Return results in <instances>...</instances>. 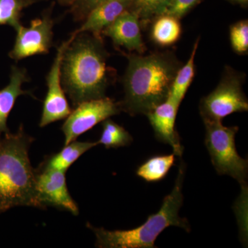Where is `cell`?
Masks as SVG:
<instances>
[{
	"instance_id": "obj_4",
	"label": "cell",
	"mask_w": 248,
	"mask_h": 248,
	"mask_svg": "<svg viewBox=\"0 0 248 248\" xmlns=\"http://www.w3.org/2000/svg\"><path fill=\"white\" fill-rule=\"evenodd\" d=\"M185 174L186 166L182 162L172 192L165 197L159 211L150 215L141 226L129 231H110L88 224L95 234L96 246L102 248H156L155 242L158 236L170 226L179 227L190 232V223L179 214L184 202L182 188Z\"/></svg>"
},
{
	"instance_id": "obj_11",
	"label": "cell",
	"mask_w": 248,
	"mask_h": 248,
	"mask_svg": "<svg viewBox=\"0 0 248 248\" xmlns=\"http://www.w3.org/2000/svg\"><path fill=\"white\" fill-rule=\"evenodd\" d=\"M180 104L168 97L165 102L156 106L146 114L155 137L159 141L169 144L173 153L182 157L184 147L181 144L179 134L175 129V121Z\"/></svg>"
},
{
	"instance_id": "obj_2",
	"label": "cell",
	"mask_w": 248,
	"mask_h": 248,
	"mask_svg": "<svg viewBox=\"0 0 248 248\" xmlns=\"http://www.w3.org/2000/svg\"><path fill=\"white\" fill-rule=\"evenodd\" d=\"M128 64L124 78L122 110L129 115H146L165 102L181 63L172 54L155 53L146 56L127 55Z\"/></svg>"
},
{
	"instance_id": "obj_18",
	"label": "cell",
	"mask_w": 248,
	"mask_h": 248,
	"mask_svg": "<svg viewBox=\"0 0 248 248\" xmlns=\"http://www.w3.org/2000/svg\"><path fill=\"white\" fill-rule=\"evenodd\" d=\"M176 155L152 156L137 170L136 174L147 182H158L164 179L175 162Z\"/></svg>"
},
{
	"instance_id": "obj_19",
	"label": "cell",
	"mask_w": 248,
	"mask_h": 248,
	"mask_svg": "<svg viewBox=\"0 0 248 248\" xmlns=\"http://www.w3.org/2000/svg\"><path fill=\"white\" fill-rule=\"evenodd\" d=\"M102 133L98 141L106 148H117L129 146L133 141V137L122 125L110 118L102 122Z\"/></svg>"
},
{
	"instance_id": "obj_7",
	"label": "cell",
	"mask_w": 248,
	"mask_h": 248,
	"mask_svg": "<svg viewBox=\"0 0 248 248\" xmlns=\"http://www.w3.org/2000/svg\"><path fill=\"white\" fill-rule=\"evenodd\" d=\"M121 111L120 102L107 97L81 103L71 111L62 126L65 146L76 141L80 135L103 121L117 115Z\"/></svg>"
},
{
	"instance_id": "obj_23",
	"label": "cell",
	"mask_w": 248,
	"mask_h": 248,
	"mask_svg": "<svg viewBox=\"0 0 248 248\" xmlns=\"http://www.w3.org/2000/svg\"><path fill=\"white\" fill-rule=\"evenodd\" d=\"M201 1L202 0H171L163 15L173 16L180 19Z\"/></svg>"
},
{
	"instance_id": "obj_9",
	"label": "cell",
	"mask_w": 248,
	"mask_h": 248,
	"mask_svg": "<svg viewBox=\"0 0 248 248\" xmlns=\"http://www.w3.org/2000/svg\"><path fill=\"white\" fill-rule=\"evenodd\" d=\"M68 42V40L65 41L59 47L53 65L46 78L48 91L44 102L40 122L41 128L66 118L71 112L62 86L61 76L62 56Z\"/></svg>"
},
{
	"instance_id": "obj_1",
	"label": "cell",
	"mask_w": 248,
	"mask_h": 248,
	"mask_svg": "<svg viewBox=\"0 0 248 248\" xmlns=\"http://www.w3.org/2000/svg\"><path fill=\"white\" fill-rule=\"evenodd\" d=\"M108 57L102 37L81 32L68 39L62 56V84L75 107L106 97L113 75Z\"/></svg>"
},
{
	"instance_id": "obj_16",
	"label": "cell",
	"mask_w": 248,
	"mask_h": 248,
	"mask_svg": "<svg viewBox=\"0 0 248 248\" xmlns=\"http://www.w3.org/2000/svg\"><path fill=\"white\" fill-rule=\"evenodd\" d=\"M182 33L179 19L168 15H161L154 19L151 37L156 45L169 46L174 45L180 38Z\"/></svg>"
},
{
	"instance_id": "obj_22",
	"label": "cell",
	"mask_w": 248,
	"mask_h": 248,
	"mask_svg": "<svg viewBox=\"0 0 248 248\" xmlns=\"http://www.w3.org/2000/svg\"><path fill=\"white\" fill-rule=\"evenodd\" d=\"M230 39L234 52L244 55L248 51V22L240 21L231 26Z\"/></svg>"
},
{
	"instance_id": "obj_17",
	"label": "cell",
	"mask_w": 248,
	"mask_h": 248,
	"mask_svg": "<svg viewBox=\"0 0 248 248\" xmlns=\"http://www.w3.org/2000/svg\"><path fill=\"white\" fill-rule=\"evenodd\" d=\"M200 38L196 40L190 58L184 66H181L173 80L169 97L181 104L195 76V60Z\"/></svg>"
},
{
	"instance_id": "obj_24",
	"label": "cell",
	"mask_w": 248,
	"mask_h": 248,
	"mask_svg": "<svg viewBox=\"0 0 248 248\" xmlns=\"http://www.w3.org/2000/svg\"><path fill=\"white\" fill-rule=\"evenodd\" d=\"M104 0H77L71 6V12L77 21H84L91 11Z\"/></svg>"
},
{
	"instance_id": "obj_10",
	"label": "cell",
	"mask_w": 248,
	"mask_h": 248,
	"mask_svg": "<svg viewBox=\"0 0 248 248\" xmlns=\"http://www.w3.org/2000/svg\"><path fill=\"white\" fill-rule=\"evenodd\" d=\"M37 190L41 207H58L68 210L74 215L79 209L72 199L66 186L65 172L55 169H42L36 174Z\"/></svg>"
},
{
	"instance_id": "obj_20",
	"label": "cell",
	"mask_w": 248,
	"mask_h": 248,
	"mask_svg": "<svg viewBox=\"0 0 248 248\" xmlns=\"http://www.w3.org/2000/svg\"><path fill=\"white\" fill-rule=\"evenodd\" d=\"M33 2L34 0H0V26L9 25L17 29L22 25L23 9Z\"/></svg>"
},
{
	"instance_id": "obj_8",
	"label": "cell",
	"mask_w": 248,
	"mask_h": 248,
	"mask_svg": "<svg viewBox=\"0 0 248 248\" xmlns=\"http://www.w3.org/2000/svg\"><path fill=\"white\" fill-rule=\"evenodd\" d=\"M54 21L50 13L31 21L29 27L16 29V42L9 54L16 61L36 55L48 53L53 43Z\"/></svg>"
},
{
	"instance_id": "obj_5",
	"label": "cell",
	"mask_w": 248,
	"mask_h": 248,
	"mask_svg": "<svg viewBox=\"0 0 248 248\" xmlns=\"http://www.w3.org/2000/svg\"><path fill=\"white\" fill-rule=\"evenodd\" d=\"M205 126V144L212 164L220 175L231 176L241 186L248 179V162L236 151L235 137L238 126H225L222 121L203 120Z\"/></svg>"
},
{
	"instance_id": "obj_14",
	"label": "cell",
	"mask_w": 248,
	"mask_h": 248,
	"mask_svg": "<svg viewBox=\"0 0 248 248\" xmlns=\"http://www.w3.org/2000/svg\"><path fill=\"white\" fill-rule=\"evenodd\" d=\"M29 81V76L25 68L12 66L9 84L0 90V138L2 134L9 133L7 126L8 117L17 98L24 94H30V92L24 91L22 88V85Z\"/></svg>"
},
{
	"instance_id": "obj_6",
	"label": "cell",
	"mask_w": 248,
	"mask_h": 248,
	"mask_svg": "<svg viewBox=\"0 0 248 248\" xmlns=\"http://www.w3.org/2000/svg\"><path fill=\"white\" fill-rule=\"evenodd\" d=\"M244 80V75L227 68L216 89L201 100L203 120L222 121L231 114L248 111V99L242 89Z\"/></svg>"
},
{
	"instance_id": "obj_26",
	"label": "cell",
	"mask_w": 248,
	"mask_h": 248,
	"mask_svg": "<svg viewBox=\"0 0 248 248\" xmlns=\"http://www.w3.org/2000/svg\"><path fill=\"white\" fill-rule=\"evenodd\" d=\"M229 1L236 3V4L243 5V6H246L248 3V0H229Z\"/></svg>"
},
{
	"instance_id": "obj_21",
	"label": "cell",
	"mask_w": 248,
	"mask_h": 248,
	"mask_svg": "<svg viewBox=\"0 0 248 248\" xmlns=\"http://www.w3.org/2000/svg\"><path fill=\"white\" fill-rule=\"evenodd\" d=\"M171 0H133L130 10L135 11L140 22L147 23L164 14Z\"/></svg>"
},
{
	"instance_id": "obj_3",
	"label": "cell",
	"mask_w": 248,
	"mask_h": 248,
	"mask_svg": "<svg viewBox=\"0 0 248 248\" xmlns=\"http://www.w3.org/2000/svg\"><path fill=\"white\" fill-rule=\"evenodd\" d=\"M32 139L21 125L0 138V213L17 206L42 208L29 148Z\"/></svg>"
},
{
	"instance_id": "obj_15",
	"label": "cell",
	"mask_w": 248,
	"mask_h": 248,
	"mask_svg": "<svg viewBox=\"0 0 248 248\" xmlns=\"http://www.w3.org/2000/svg\"><path fill=\"white\" fill-rule=\"evenodd\" d=\"M97 145H99L97 141L80 142L76 140L72 141L66 145L60 153L50 156L43 169L58 170L66 172L81 155Z\"/></svg>"
},
{
	"instance_id": "obj_12",
	"label": "cell",
	"mask_w": 248,
	"mask_h": 248,
	"mask_svg": "<svg viewBox=\"0 0 248 248\" xmlns=\"http://www.w3.org/2000/svg\"><path fill=\"white\" fill-rule=\"evenodd\" d=\"M140 17L132 10L120 15L110 25L102 31V35L110 37L116 46H122L130 51L143 53Z\"/></svg>"
},
{
	"instance_id": "obj_25",
	"label": "cell",
	"mask_w": 248,
	"mask_h": 248,
	"mask_svg": "<svg viewBox=\"0 0 248 248\" xmlns=\"http://www.w3.org/2000/svg\"><path fill=\"white\" fill-rule=\"evenodd\" d=\"M77 0H58L60 4L68 6H71Z\"/></svg>"
},
{
	"instance_id": "obj_13",
	"label": "cell",
	"mask_w": 248,
	"mask_h": 248,
	"mask_svg": "<svg viewBox=\"0 0 248 248\" xmlns=\"http://www.w3.org/2000/svg\"><path fill=\"white\" fill-rule=\"evenodd\" d=\"M133 0H104L88 15L82 25L73 33L90 32L102 37V31L110 25L120 15L130 10Z\"/></svg>"
}]
</instances>
